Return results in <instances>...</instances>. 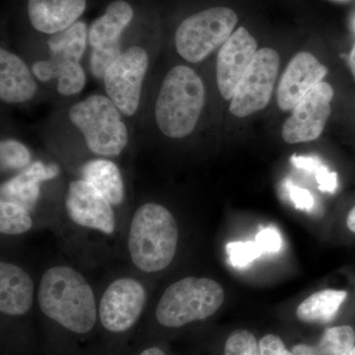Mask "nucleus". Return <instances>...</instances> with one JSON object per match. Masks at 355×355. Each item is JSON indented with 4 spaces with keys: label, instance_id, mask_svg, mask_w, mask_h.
Listing matches in <instances>:
<instances>
[{
    "label": "nucleus",
    "instance_id": "1",
    "mask_svg": "<svg viewBox=\"0 0 355 355\" xmlns=\"http://www.w3.org/2000/svg\"><path fill=\"white\" fill-rule=\"evenodd\" d=\"M38 302L46 317L73 333H88L97 320L92 288L80 273L69 266H53L44 273Z\"/></svg>",
    "mask_w": 355,
    "mask_h": 355
},
{
    "label": "nucleus",
    "instance_id": "2",
    "mask_svg": "<svg viewBox=\"0 0 355 355\" xmlns=\"http://www.w3.org/2000/svg\"><path fill=\"white\" fill-rule=\"evenodd\" d=\"M177 222L163 205L146 203L135 211L128 233L132 263L144 272H157L172 263L178 246Z\"/></svg>",
    "mask_w": 355,
    "mask_h": 355
},
{
    "label": "nucleus",
    "instance_id": "3",
    "mask_svg": "<svg viewBox=\"0 0 355 355\" xmlns=\"http://www.w3.org/2000/svg\"><path fill=\"white\" fill-rule=\"evenodd\" d=\"M205 89L195 70L178 65L166 76L155 106L159 130L171 139H183L195 130L205 106Z\"/></svg>",
    "mask_w": 355,
    "mask_h": 355
},
{
    "label": "nucleus",
    "instance_id": "4",
    "mask_svg": "<svg viewBox=\"0 0 355 355\" xmlns=\"http://www.w3.org/2000/svg\"><path fill=\"white\" fill-rule=\"evenodd\" d=\"M224 299L223 288L216 280L184 277L166 289L156 308V319L167 328H180L212 316Z\"/></svg>",
    "mask_w": 355,
    "mask_h": 355
},
{
    "label": "nucleus",
    "instance_id": "5",
    "mask_svg": "<svg viewBox=\"0 0 355 355\" xmlns=\"http://www.w3.org/2000/svg\"><path fill=\"white\" fill-rule=\"evenodd\" d=\"M71 123L81 132L88 148L100 156L120 155L128 142V128L121 111L109 97L92 95L69 111Z\"/></svg>",
    "mask_w": 355,
    "mask_h": 355
},
{
    "label": "nucleus",
    "instance_id": "6",
    "mask_svg": "<svg viewBox=\"0 0 355 355\" xmlns=\"http://www.w3.org/2000/svg\"><path fill=\"white\" fill-rule=\"evenodd\" d=\"M237 22V14L228 7H211L191 15L178 27V53L187 62H202L230 38Z\"/></svg>",
    "mask_w": 355,
    "mask_h": 355
},
{
    "label": "nucleus",
    "instance_id": "7",
    "mask_svg": "<svg viewBox=\"0 0 355 355\" xmlns=\"http://www.w3.org/2000/svg\"><path fill=\"white\" fill-rule=\"evenodd\" d=\"M279 55L270 48L257 51L244 76L236 86L230 112L239 118L253 114L268 106L279 73Z\"/></svg>",
    "mask_w": 355,
    "mask_h": 355
},
{
    "label": "nucleus",
    "instance_id": "8",
    "mask_svg": "<svg viewBox=\"0 0 355 355\" xmlns=\"http://www.w3.org/2000/svg\"><path fill=\"white\" fill-rule=\"evenodd\" d=\"M148 69V55L140 46H130L111 65L104 77L111 101L125 116H133L139 106L142 83Z\"/></svg>",
    "mask_w": 355,
    "mask_h": 355
},
{
    "label": "nucleus",
    "instance_id": "9",
    "mask_svg": "<svg viewBox=\"0 0 355 355\" xmlns=\"http://www.w3.org/2000/svg\"><path fill=\"white\" fill-rule=\"evenodd\" d=\"M334 89L321 83L315 86L291 110L284 123L282 137L287 144H300L317 139L323 132L331 114Z\"/></svg>",
    "mask_w": 355,
    "mask_h": 355
},
{
    "label": "nucleus",
    "instance_id": "10",
    "mask_svg": "<svg viewBox=\"0 0 355 355\" xmlns=\"http://www.w3.org/2000/svg\"><path fill=\"white\" fill-rule=\"evenodd\" d=\"M146 291L135 279L114 280L103 294L99 306L101 323L107 330L121 333L137 323L146 304Z\"/></svg>",
    "mask_w": 355,
    "mask_h": 355
},
{
    "label": "nucleus",
    "instance_id": "11",
    "mask_svg": "<svg viewBox=\"0 0 355 355\" xmlns=\"http://www.w3.org/2000/svg\"><path fill=\"white\" fill-rule=\"evenodd\" d=\"M65 209L69 218L83 227L105 234H112L116 228V217L111 203L84 180L69 184Z\"/></svg>",
    "mask_w": 355,
    "mask_h": 355
},
{
    "label": "nucleus",
    "instance_id": "12",
    "mask_svg": "<svg viewBox=\"0 0 355 355\" xmlns=\"http://www.w3.org/2000/svg\"><path fill=\"white\" fill-rule=\"evenodd\" d=\"M258 51L256 39L244 27L236 30L220 48L217 57L216 79L224 100L232 99L240 79Z\"/></svg>",
    "mask_w": 355,
    "mask_h": 355
},
{
    "label": "nucleus",
    "instance_id": "13",
    "mask_svg": "<svg viewBox=\"0 0 355 355\" xmlns=\"http://www.w3.org/2000/svg\"><path fill=\"white\" fill-rule=\"evenodd\" d=\"M327 73V67L312 53H297L289 62L277 89L279 108L284 112L291 111L315 86L323 83Z\"/></svg>",
    "mask_w": 355,
    "mask_h": 355
},
{
    "label": "nucleus",
    "instance_id": "14",
    "mask_svg": "<svg viewBox=\"0 0 355 355\" xmlns=\"http://www.w3.org/2000/svg\"><path fill=\"white\" fill-rule=\"evenodd\" d=\"M86 8V0H29L28 15L37 31L44 34L67 29L77 22Z\"/></svg>",
    "mask_w": 355,
    "mask_h": 355
},
{
    "label": "nucleus",
    "instance_id": "15",
    "mask_svg": "<svg viewBox=\"0 0 355 355\" xmlns=\"http://www.w3.org/2000/svg\"><path fill=\"white\" fill-rule=\"evenodd\" d=\"M35 286L32 277L20 266L0 263V311L21 316L31 309Z\"/></svg>",
    "mask_w": 355,
    "mask_h": 355
},
{
    "label": "nucleus",
    "instance_id": "16",
    "mask_svg": "<svg viewBox=\"0 0 355 355\" xmlns=\"http://www.w3.org/2000/svg\"><path fill=\"white\" fill-rule=\"evenodd\" d=\"M37 83L27 64L14 53L0 50V98L7 104H19L36 94Z\"/></svg>",
    "mask_w": 355,
    "mask_h": 355
},
{
    "label": "nucleus",
    "instance_id": "17",
    "mask_svg": "<svg viewBox=\"0 0 355 355\" xmlns=\"http://www.w3.org/2000/svg\"><path fill=\"white\" fill-rule=\"evenodd\" d=\"M60 174L57 164L35 162L24 172L1 184V200L17 203L31 211L40 197V184Z\"/></svg>",
    "mask_w": 355,
    "mask_h": 355
},
{
    "label": "nucleus",
    "instance_id": "18",
    "mask_svg": "<svg viewBox=\"0 0 355 355\" xmlns=\"http://www.w3.org/2000/svg\"><path fill=\"white\" fill-rule=\"evenodd\" d=\"M32 70L42 83L57 78L58 91L62 96L76 95L85 86V72L80 62L72 58L51 55L49 60L35 62Z\"/></svg>",
    "mask_w": 355,
    "mask_h": 355
},
{
    "label": "nucleus",
    "instance_id": "19",
    "mask_svg": "<svg viewBox=\"0 0 355 355\" xmlns=\"http://www.w3.org/2000/svg\"><path fill=\"white\" fill-rule=\"evenodd\" d=\"M81 175L114 207L125 198V187L118 166L107 159H96L83 165Z\"/></svg>",
    "mask_w": 355,
    "mask_h": 355
},
{
    "label": "nucleus",
    "instance_id": "20",
    "mask_svg": "<svg viewBox=\"0 0 355 355\" xmlns=\"http://www.w3.org/2000/svg\"><path fill=\"white\" fill-rule=\"evenodd\" d=\"M133 18L132 7L128 2L116 0L107 7L106 12L90 26L89 43L93 48L121 39V33Z\"/></svg>",
    "mask_w": 355,
    "mask_h": 355
},
{
    "label": "nucleus",
    "instance_id": "21",
    "mask_svg": "<svg viewBox=\"0 0 355 355\" xmlns=\"http://www.w3.org/2000/svg\"><path fill=\"white\" fill-rule=\"evenodd\" d=\"M347 296V291L336 289L315 292L298 306L296 316L305 323H330L335 319Z\"/></svg>",
    "mask_w": 355,
    "mask_h": 355
},
{
    "label": "nucleus",
    "instance_id": "22",
    "mask_svg": "<svg viewBox=\"0 0 355 355\" xmlns=\"http://www.w3.org/2000/svg\"><path fill=\"white\" fill-rule=\"evenodd\" d=\"M87 26L83 21H77L67 29L51 35L48 44L51 55L80 60L85 51L88 40Z\"/></svg>",
    "mask_w": 355,
    "mask_h": 355
},
{
    "label": "nucleus",
    "instance_id": "23",
    "mask_svg": "<svg viewBox=\"0 0 355 355\" xmlns=\"http://www.w3.org/2000/svg\"><path fill=\"white\" fill-rule=\"evenodd\" d=\"M355 333L349 326L327 329L314 347L317 355H347L354 349Z\"/></svg>",
    "mask_w": 355,
    "mask_h": 355
},
{
    "label": "nucleus",
    "instance_id": "24",
    "mask_svg": "<svg viewBox=\"0 0 355 355\" xmlns=\"http://www.w3.org/2000/svg\"><path fill=\"white\" fill-rule=\"evenodd\" d=\"M30 211L22 205L6 200L0 202V232L6 235H20L32 228Z\"/></svg>",
    "mask_w": 355,
    "mask_h": 355
},
{
    "label": "nucleus",
    "instance_id": "25",
    "mask_svg": "<svg viewBox=\"0 0 355 355\" xmlns=\"http://www.w3.org/2000/svg\"><path fill=\"white\" fill-rule=\"evenodd\" d=\"M121 55V39L93 48L90 55V69L93 76L104 80L107 71Z\"/></svg>",
    "mask_w": 355,
    "mask_h": 355
},
{
    "label": "nucleus",
    "instance_id": "26",
    "mask_svg": "<svg viewBox=\"0 0 355 355\" xmlns=\"http://www.w3.org/2000/svg\"><path fill=\"white\" fill-rule=\"evenodd\" d=\"M0 162L2 171L22 169L31 162V154L29 149L17 140H3L0 144Z\"/></svg>",
    "mask_w": 355,
    "mask_h": 355
},
{
    "label": "nucleus",
    "instance_id": "27",
    "mask_svg": "<svg viewBox=\"0 0 355 355\" xmlns=\"http://www.w3.org/2000/svg\"><path fill=\"white\" fill-rule=\"evenodd\" d=\"M223 355H260V347L251 331L237 330L226 340Z\"/></svg>",
    "mask_w": 355,
    "mask_h": 355
},
{
    "label": "nucleus",
    "instance_id": "28",
    "mask_svg": "<svg viewBox=\"0 0 355 355\" xmlns=\"http://www.w3.org/2000/svg\"><path fill=\"white\" fill-rule=\"evenodd\" d=\"M226 251L232 266L240 268H245L263 254L256 241L231 242L226 246Z\"/></svg>",
    "mask_w": 355,
    "mask_h": 355
},
{
    "label": "nucleus",
    "instance_id": "29",
    "mask_svg": "<svg viewBox=\"0 0 355 355\" xmlns=\"http://www.w3.org/2000/svg\"><path fill=\"white\" fill-rule=\"evenodd\" d=\"M263 253H279L282 247V239L279 231L272 227L261 229L256 237Z\"/></svg>",
    "mask_w": 355,
    "mask_h": 355
},
{
    "label": "nucleus",
    "instance_id": "30",
    "mask_svg": "<svg viewBox=\"0 0 355 355\" xmlns=\"http://www.w3.org/2000/svg\"><path fill=\"white\" fill-rule=\"evenodd\" d=\"M260 355H293L287 350L279 336L266 335L259 343Z\"/></svg>",
    "mask_w": 355,
    "mask_h": 355
},
{
    "label": "nucleus",
    "instance_id": "31",
    "mask_svg": "<svg viewBox=\"0 0 355 355\" xmlns=\"http://www.w3.org/2000/svg\"><path fill=\"white\" fill-rule=\"evenodd\" d=\"M289 197L292 202L295 205L296 209L300 210H311L314 207V198L310 191L300 187L288 184Z\"/></svg>",
    "mask_w": 355,
    "mask_h": 355
},
{
    "label": "nucleus",
    "instance_id": "32",
    "mask_svg": "<svg viewBox=\"0 0 355 355\" xmlns=\"http://www.w3.org/2000/svg\"><path fill=\"white\" fill-rule=\"evenodd\" d=\"M316 181L319 184V190L324 193H335L338 188V174L331 172L326 166L323 165L316 173Z\"/></svg>",
    "mask_w": 355,
    "mask_h": 355
},
{
    "label": "nucleus",
    "instance_id": "33",
    "mask_svg": "<svg viewBox=\"0 0 355 355\" xmlns=\"http://www.w3.org/2000/svg\"><path fill=\"white\" fill-rule=\"evenodd\" d=\"M292 164L298 169L304 170L310 173H316L323 166V163L319 158L313 156H292L291 159Z\"/></svg>",
    "mask_w": 355,
    "mask_h": 355
},
{
    "label": "nucleus",
    "instance_id": "34",
    "mask_svg": "<svg viewBox=\"0 0 355 355\" xmlns=\"http://www.w3.org/2000/svg\"><path fill=\"white\" fill-rule=\"evenodd\" d=\"M291 352L293 355H317L314 347H311L307 345H303V343L293 347Z\"/></svg>",
    "mask_w": 355,
    "mask_h": 355
},
{
    "label": "nucleus",
    "instance_id": "35",
    "mask_svg": "<svg viewBox=\"0 0 355 355\" xmlns=\"http://www.w3.org/2000/svg\"><path fill=\"white\" fill-rule=\"evenodd\" d=\"M347 224L349 230L355 233V207L350 210L349 216H347Z\"/></svg>",
    "mask_w": 355,
    "mask_h": 355
},
{
    "label": "nucleus",
    "instance_id": "36",
    "mask_svg": "<svg viewBox=\"0 0 355 355\" xmlns=\"http://www.w3.org/2000/svg\"><path fill=\"white\" fill-rule=\"evenodd\" d=\"M140 355H166L164 352H162L158 347H150V349H146L144 352H141Z\"/></svg>",
    "mask_w": 355,
    "mask_h": 355
},
{
    "label": "nucleus",
    "instance_id": "37",
    "mask_svg": "<svg viewBox=\"0 0 355 355\" xmlns=\"http://www.w3.org/2000/svg\"><path fill=\"white\" fill-rule=\"evenodd\" d=\"M349 64L350 69H352V74H354L355 77V44L354 48H352V51H350Z\"/></svg>",
    "mask_w": 355,
    "mask_h": 355
},
{
    "label": "nucleus",
    "instance_id": "38",
    "mask_svg": "<svg viewBox=\"0 0 355 355\" xmlns=\"http://www.w3.org/2000/svg\"><path fill=\"white\" fill-rule=\"evenodd\" d=\"M347 355H355V347H354V349H352V352H350Z\"/></svg>",
    "mask_w": 355,
    "mask_h": 355
}]
</instances>
